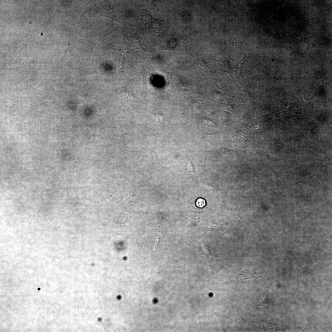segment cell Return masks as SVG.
Listing matches in <instances>:
<instances>
[{"label":"cell","instance_id":"obj_1","mask_svg":"<svg viewBox=\"0 0 332 332\" xmlns=\"http://www.w3.org/2000/svg\"><path fill=\"white\" fill-rule=\"evenodd\" d=\"M246 57L239 59L228 58L223 62V66L220 70L228 74L233 81L237 82L242 87L249 96L251 94L244 76L243 68Z\"/></svg>","mask_w":332,"mask_h":332},{"label":"cell","instance_id":"obj_2","mask_svg":"<svg viewBox=\"0 0 332 332\" xmlns=\"http://www.w3.org/2000/svg\"><path fill=\"white\" fill-rule=\"evenodd\" d=\"M97 15L108 17L114 21L119 22L113 6L107 1L95 3L89 7L82 13L81 19H88Z\"/></svg>","mask_w":332,"mask_h":332},{"label":"cell","instance_id":"obj_3","mask_svg":"<svg viewBox=\"0 0 332 332\" xmlns=\"http://www.w3.org/2000/svg\"><path fill=\"white\" fill-rule=\"evenodd\" d=\"M128 46L124 41L113 49L112 52V62L116 67L121 77H126L124 69V62L128 52Z\"/></svg>","mask_w":332,"mask_h":332},{"label":"cell","instance_id":"obj_4","mask_svg":"<svg viewBox=\"0 0 332 332\" xmlns=\"http://www.w3.org/2000/svg\"><path fill=\"white\" fill-rule=\"evenodd\" d=\"M323 81H320L309 89L298 91L296 95L303 106L307 108L315 97L323 93Z\"/></svg>","mask_w":332,"mask_h":332},{"label":"cell","instance_id":"obj_5","mask_svg":"<svg viewBox=\"0 0 332 332\" xmlns=\"http://www.w3.org/2000/svg\"><path fill=\"white\" fill-rule=\"evenodd\" d=\"M140 17L143 25L149 31L159 33L162 30L164 20L161 17L154 18L144 10L140 11Z\"/></svg>","mask_w":332,"mask_h":332},{"label":"cell","instance_id":"obj_6","mask_svg":"<svg viewBox=\"0 0 332 332\" xmlns=\"http://www.w3.org/2000/svg\"><path fill=\"white\" fill-rule=\"evenodd\" d=\"M151 270L146 267H140L135 275L134 286L138 289H143L149 286L153 282V277Z\"/></svg>","mask_w":332,"mask_h":332},{"label":"cell","instance_id":"obj_7","mask_svg":"<svg viewBox=\"0 0 332 332\" xmlns=\"http://www.w3.org/2000/svg\"><path fill=\"white\" fill-rule=\"evenodd\" d=\"M120 95L123 98L128 102L136 103L152 108V107L142 101L129 88L119 89Z\"/></svg>","mask_w":332,"mask_h":332},{"label":"cell","instance_id":"obj_8","mask_svg":"<svg viewBox=\"0 0 332 332\" xmlns=\"http://www.w3.org/2000/svg\"><path fill=\"white\" fill-rule=\"evenodd\" d=\"M215 60L213 58L209 57H199L195 60L194 65L196 69L201 70L207 71L210 66L213 65Z\"/></svg>","mask_w":332,"mask_h":332},{"label":"cell","instance_id":"obj_9","mask_svg":"<svg viewBox=\"0 0 332 332\" xmlns=\"http://www.w3.org/2000/svg\"><path fill=\"white\" fill-rule=\"evenodd\" d=\"M59 5L62 10L65 13L71 15L75 10L79 2L78 1H58Z\"/></svg>","mask_w":332,"mask_h":332},{"label":"cell","instance_id":"obj_10","mask_svg":"<svg viewBox=\"0 0 332 332\" xmlns=\"http://www.w3.org/2000/svg\"><path fill=\"white\" fill-rule=\"evenodd\" d=\"M281 105L285 110L291 112L293 114H299L302 112V109L297 103L291 99L287 101H282Z\"/></svg>","mask_w":332,"mask_h":332},{"label":"cell","instance_id":"obj_11","mask_svg":"<svg viewBox=\"0 0 332 332\" xmlns=\"http://www.w3.org/2000/svg\"><path fill=\"white\" fill-rule=\"evenodd\" d=\"M238 273V278L241 281L251 278L259 279L261 277L259 273L245 268L239 269Z\"/></svg>","mask_w":332,"mask_h":332},{"label":"cell","instance_id":"obj_12","mask_svg":"<svg viewBox=\"0 0 332 332\" xmlns=\"http://www.w3.org/2000/svg\"><path fill=\"white\" fill-rule=\"evenodd\" d=\"M145 114V116L152 122L159 124H163L168 119L167 115L164 114L147 113Z\"/></svg>","mask_w":332,"mask_h":332},{"label":"cell","instance_id":"obj_13","mask_svg":"<svg viewBox=\"0 0 332 332\" xmlns=\"http://www.w3.org/2000/svg\"><path fill=\"white\" fill-rule=\"evenodd\" d=\"M237 135H234L226 145L230 151L236 150L241 146L243 140Z\"/></svg>","mask_w":332,"mask_h":332},{"label":"cell","instance_id":"obj_14","mask_svg":"<svg viewBox=\"0 0 332 332\" xmlns=\"http://www.w3.org/2000/svg\"><path fill=\"white\" fill-rule=\"evenodd\" d=\"M190 151H188L186 154V158L184 162V169L186 175L190 173H193L195 175V168L193 166L191 159L188 157V154Z\"/></svg>","mask_w":332,"mask_h":332},{"label":"cell","instance_id":"obj_15","mask_svg":"<svg viewBox=\"0 0 332 332\" xmlns=\"http://www.w3.org/2000/svg\"><path fill=\"white\" fill-rule=\"evenodd\" d=\"M142 38L137 35H132L130 38V44L132 47L135 49H144L141 43Z\"/></svg>","mask_w":332,"mask_h":332},{"label":"cell","instance_id":"obj_16","mask_svg":"<svg viewBox=\"0 0 332 332\" xmlns=\"http://www.w3.org/2000/svg\"><path fill=\"white\" fill-rule=\"evenodd\" d=\"M179 42L177 39L173 38L170 40L164 46L161 47L158 50H170L174 51L177 48Z\"/></svg>","mask_w":332,"mask_h":332},{"label":"cell","instance_id":"obj_17","mask_svg":"<svg viewBox=\"0 0 332 332\" xmlns=\"http://www.w3.org/2000/svg\"><path fill=\"white\" fill-rule=\"evenodd\" d=\"M244 312H243L242 314L240 315L236 319L232 321L230 324L232 326L234 327H236L239 325L240 322L241 321L242 318L244 316Z\"/></svg>","mask_w":332,"mask_h":332},{"label":"cell","instance_id":"obj_18","mask_svg":"<svg viewBox=\"0 0 332 332\" xmlns=\"http://www.w3.org/2000/svg\"><path fill=\"white\" fill-rule=\"evenodd\" d=\"M196 204L198 207L202 208L206 204L205 200L204 199L199 198L196 200Z\"/></svg>","mask_w":332,"mask_h":332}]
</instances>
